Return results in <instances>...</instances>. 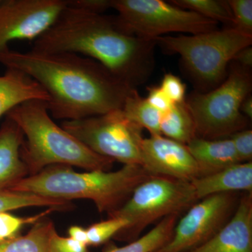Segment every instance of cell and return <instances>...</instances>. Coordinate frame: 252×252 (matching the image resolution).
<instances>
[{"mask_svg":"<svg viewBox=\"0 0 252 252\" xmlns=\"http://www.w3.org/2000/svg\"><path fill=\"white\" fill-rule=\"evenodd\" d=\"M198 201L191 182L152 175L135 189L121 208L109 216L129 220V225L115 237L132 242L149 225L170 215H181Z\"/></svg>","mask_w":252,"mask_h":252,"instance_id":"cell-7","label":"cell"},{"mask_svg":"<svg viewBox=\"0 0 252 252\" xmlns=\"http://www.w3.org/2000/svg\"><path fill=\"white\" fill-rule=\"evenodd\" d=\"M198 201L220 193H252V161L238 162L191 182Z\"/></svg>","mask_w":252,"mask_h":252,"instance_id":"cell-15","label":"cell"},{"mask_svg":"<svg viewBox=\"0 0 252 252\" xmlns=\"http://www.w3.org/2000/svg\"><path fill=\"white\" fill-rule=\"evenodd\" d=\"M155 40L127 32L117 16L66 7L37 39L32 50L69 52L90 58L135 88L153 72Z\"/></svg>","mask_w":252,"mask_h":252,"instance_id":"cell-2","label":"cell"},{"mask_svg":"<svg viewBox=\"0 0 252 252\" xmlns=\"http://www.w3.org/2000/svg\"><path fill=\"white\" fill-rule=\"evenodd\" d=\"M240 162H250L252 159V130L245 129L235 132L229 137Z\"/></svg>","mask_w":252,"mask_h":252,"instance_id":"cell-28","label":"cell"},{"mask_svg":"<svg viewBox=\"0 0 252 252\" xmlns=\"http://www.w3.org/2000/svg\"><path fill=\"white\" fill-rule=\"evenodd\" d=\"M187 146L200 167L203 176L240 162L229 137L219 140L195 137Z\"/></svg>","mask_w":252,"mask_h":252,"instance_id":"cell-17","label":"cell"},{"mask_svg":"<svg viewBox=\"0 0 252 252\" xmlns=\"http://www.w3.org/2000/svg\"><path fill=\"white\" fill-rule=\"evenodd\" d=\"M147 91L148 96L146 99L151 105L153 106L154 108L157 109L162 114L166 112L173 105V103L167 97L160 86H149L147 88Z\"/></svg>","mask_w":252,"mask_h":252,"instance_id":"cell-31","label":"cell"},{"mask_svg":"<svg viewBox=\"0 0 252 252\" xmlns=\"http://www.w3.org/2000/svg\"><path fill=\"white\" fill-rule=\"evenodd\" d=\"M233 62L242 67L251 69L252 67V46L244 48L237 53L233 58Z\"/></svg>","mask_w":252,"mask_h":252,"instance_id":"cell-32","label":"cell"},{"mask_svg":"<svg viewBox=\"0 0 252 252\" xmlns=\"http://www.w3.org/2000/svg\"><path fill=\"white\" fill-rule=\"evenodd\" d=\"M166 51L181 56L193 80L203 91L215 89L228 75V66L240 50L252 46V35L233 28L201 34L159 36Z\"/></svg>","mask_w":252,"mask_h":252,"instance_id":"cell-5","label":"cell"},{"mask_svg":"<svg viewBox=\"0 0 252 252\" xmlns=\"http://www.w3.org/2000/svg\"><path fill=\"white\" fill-rule=\"evenodd\" d=\"M189 252H252V193L240 198L233 216L216 235Z\"/></svg>","mask_w":252,"mask_h":252,"instance_id":"cell-13","label":"cell"},{"mask_svg":"<svg viewBox=\"0 0 252 252\" xmlns=\"http://www.w3.org/2000/svg\"><path fill=\"white\" fill-rule=\"evenodd\" d=\"M233 15V28L252 35V0L228 1Z\"/></svg>","mask_w":252,"mask_h":252,"instance_id":"cell-26","label":"cell"},{"mask_svg":"<svg viewBox=\"0 0 252 252\" xmlns=\"http://www.w3.org/2000/svg\"><path fill=\"white\" fill-rule=\"evenodd\" d=\"M0 64L21 71L49 94L46 102L54 119L75 121L122 109L132 89L102 64L69 52H26L6 48Z\"/></svg>","mask_w":252,"mask_h":252,"instance_id":"cell-1","label":"cell"},{"mask_svg":"<svg viewBox=\"0 0 252 252\" xmlns=\"http://www.w3.org/2000/svg\"><path fill=\"white\" fill-rule=\"evenodd\" d=\"M142 166L152 175L192 182L201 170L185 144L162 135H150L142 144Z\"/></svg>","mask_w":252,"mask_h":252,"instance_id":"cell-12","label":"cell"},{"mask_svg":"<svg viewBox=\"0 0 252 252\" xmlns=\"http://www.w3.org/2000/svg\"><path fill=\"white\" fill-rule=\"evenodd\" d=\"M46 102L28 101L6 114L24 135L21 156L29 175L55 165L76 166L87 171H109L114 161L94 153L58 126L51 119Z\"/></svg>","mask_w":252,"mask_h":252,"instance_id":"cell-4","label":"cell"},{"mask_svg":"<svg viewBox=\"0 0 252 252\" xmlns=\"http://www.w3.org/2000/svg\"><path fill=\"white\" fill-rule=\"evenodd\" d=\"M70 205L68 201L47 198L34 193L14 191L9 189L0 191V212L31 207H46L56 210H64Z\"/></svg>","mask_w":252,"mask_h":252,"instance_id":"cell-22","label":"cell"},{"mask_svg":"<svg viewBox=\"0 0 252 252\" xmlns=\"http://www.w3.org/2000/svg\"><path fill=\"white\" fill-rule=\"evenodd\" d=\"M142 165H124L117 171H74L66 165H51L20 180L9 190L68 201L86 199L100 213L109 215L121 208L135 189L149 179Z\"/></svg>","mask_w":252,"mask_h":252,"instance_id":"cell-3","label":"cell"},{"mask_svg":"<svg viewBox=\"0 0 252 252\" xmlns=\"http://www.w3.org/2000/svg\"><path fill=\"white\" fill-rule=\"evenodd\" d=\"M122 110L129 119L148 130L150 135H161L162 113L151 105L147 99L138 94L137 89H132L127 96Z\"/></svg>","mask_w":252,"mask_h":252,"instance_id":"cell-21","label":"cell"},{"mask_svg":"<svg viewBox=\"0 0 252 252\" xmlns=\"http://www.w3.org/2000/svg\"><path fill=\"white\" fill-rule=\"evenodd\" d=\"M51 210H56L51 208L46 212L30 217H16L8 212H0V243L18 236V233L23 226L31 223L34 224L46 216Z\"/></svg>","mask_w":252,"mask_h":252,"instance_id":"cell-25","label":"cell"},{"mask_svg":"<svg viewBox=\"0 0 252 252\" xmlns=\"http://www.w3.org/2000/svg\"><path fill=\"white\" fill-rule=\"evenodd\" d=\"M31 100L47 102L49 94L35 80L21 71L6 69L0 76V117Z\"/></svg>","mask_w":252,"mask_h":252,"instance_id":"cell-16","label":"cell"},{"mask_svg":"<svg viewBox=\"0 0 252 252\" xmlns=\"http://www.w3.org/2000/svg\"><path fill=\"white\" fill-rule=\"evenodd\" d=\"M49 252H88V246L69 237H62L54 231L49 242Z\"/></svg>","mask_w":252,"mask_h":252,"instance_id":"cell-29","label":"cell"},{"mask_svg":"<svg viewBox=\"0 0 252 252\" xmlns=\"http://www.w3.org/2000/svg\"><path fill=\"white\" fill-rule=\"evenodd\" d=\"M180 215L165 217L147 234L126 246L110 247L105 252H154L166 245L173 234L174 229Z\"/></svg>","mask_w":252,"mask_h":252,"instance_id":"cell-20","label":"cell"},{"mask_svg":"<svg viewBox=\"0 0 252 252\" xmlns=\"http://www.w3.org/2000/svg\"><path fill=\"white\" fill-rule=\"evenodd\" d=\"M56 230L52 220H39L27 234L0 243V252H49V239Z\"/></svg>","mask_w":252,"mask_h":252,"instance_id":"cell-19","label":"cell"},{"mask_svg":"<svg viewBox=\"0 0 252 252\" xmlns=\"http://www.w3.org/2000/svg\"><path fill=\"white\" fill-rule=\"evenodd\" d=\"M24 140L22 130L12 119L6 117L0 127V191L9 189L29 176L21 156Z\"/></svg>","mask_w":252,"mask_h":252,"instance_id":"cell-14","label":"cell"},{"mask_svg":"<svg viewBox=\"0 0 252 252\" xmlns=\"http://www.w3.org/2000/svg\"><path fill=\"white\" fill-rule=\"evenodd\" d=\"M160 87L172 103H182L186 101V85L180 78L172 73L165 74Z\"/></svg>","mask_w":252,"mask_h":252,"instance_id":"cell-27","label":"cell"},{"mask_svg":"<svg viewBox=\"0 0 252 252\" xmlns=\"http://www.w3.org/2000/svg\"><path fill=\"white\" fill-rule=\"evenodd\" d=\"M61 127L101 157L124 165H142L143 128L122 109L75 121Z\"/></svg>","mask_w":252,"mask_h":252,"instance_id":"cell-8","label":"cell"},{"mask_svg":"<svg viewBox=\"0 0 252 252\" xmlns=\"http://www.w3.org/2000/svg\"><path fill=\"white\" fill-rule=\"evenodd\" d=\"M172 4L193 11L215 22L233 26V15L228 1L223 0H172Z\"/></svg>","mask_w":252,"mask_h":252,"instance_id":"cell-23","label":"cell"},{"mask_svg":"<svg viewBox=\"0 0 252 252\" xmlns=\"http://www.w3.org/2000/svg\"><path fill=\"white\" fill-rule=\"evenodd\" d=\"M237 193L201 199L178 220L170 241L154 252H189L207 243L229 220L238 207Z\"/></svg>","mask_w":252,"mask_h":252,"instance_id":"cell-10","label":"cell"},{"mask_svg":"<svg viewBox=\"0 0 252 252\" xmlns=\"http://www.w3.org/2000/svg\"><path fill=\"white\" fill-rule=\"evenodd\" d=\"M119 24L127 32L154 39L162 34H198L218 30V23L162 0H112Z\"/></svg>","mask_w":252,"mask_h":252,"instance_id":"cell-9","label":"cell"},{"mask_svg":"<svg viewBox=\"0 0 252 252\" xmlns=\"http://www.w3.org/2000/svg\"><path fill=\"white\" fill-rule=\"evenodd\" d=\"M252 89L251 69L233 62L220 86L207 92L192 93L186 102L193 116L196 137L228 138L246 129L249 119L240 112V107Z\"/></svg>","mask_w":252,"mask_h":252,"instance_id":"cell-6","label":"cell"},{"mask_svg":"<svg viewBox=\"0 0 252 252\" xmlns=\"http://www.w3.org/2000/svg\"><path fill=\"white\" fill-rule=\"evenodd\" d=\"M68 234L70 238L88 246L87 233L86 228L79 225H72L68 230Z\"/></svg>","mask_w":252,"mask_h":252,"instance_id":"cell-33","label":"cell"},{"mask_svg":"<svg viewBox=\"0 0 252 252\" xmlns=\"http://www.w3.org/2000/svg\"><path fill=\"white\" fill-rule=\"evenodd\" d=\"M66 6L67 0H0V51L14 40H35Z\"/></svg>","mask_w":252,"mask_h":252,"instance_id":"cell-11","label":"cell"},{"mask_svg":"<svg viewBox=\"0 0 252 252\" xmlns=\"http://www.w3.org/2000/svg\"><path fill=\"white\" fill-rule=\"evenodd\" d=\"M240 112L245 117L248 118L249 120L252 119V97L250 94L242 103Z\"/></svg>","mask_w":252,"mask_h":252,"instance_id":"cell-34","label":"cell"},{"mask_svg":"<svg viewBox=\"0 0 252 252\" xmlns=\"http://www.w3.org/2000/svg\"><path fill=\"white\" fill-rule=\"evenodd\" d=\"M128 225L129 220L121 217H109L108 220L94 223L86 228L88 246H99L105 243Z\"/></svg>","mask_w":252,"mask_h":252,"instance_id":"cell-24","label":"cell"},{"mask_svg":"<svg viewBox=\"0 0 252 252\" xmlns=\"http://www.w3.org/2000/svg\"><path fill=\"white\" fill-rule=\"evenodd\" d=\"M112 0H67V6L94 14H103L112 8Z\"/></svg>","mask_w":252,"mask_h":252,"instance_id":"cell-30","label":"cell"},{"mask_svg":"<svg viewBox=\"0 0 252 252\" xmlns=\"http://www.w3.org/2000/svg\"><path fill=\"white\" fill-rule=\"evenodd\" d=\"M160 130V135L185 145L196 137L193 116L186 101L173 104L162 114Z\"/></svg>","mask_w":252,"mask_h":252,"instance_id":"cell-18","label":"cell"}]
</instances>
